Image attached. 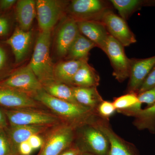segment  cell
Here are the masks:
<instances>
[{
  "label": "cell",
  "mask_w": 155,
  "mask_h": 155,
  "mask_svg": "<svg viewBox=\"0 0 155 155\" xmlns=\"http://www.w3.org/2000/svg\"><path fill=\"white\" fill-rule=\"evenodd\" d=\"M87 60H69L59 63L54 67L55 78L59 82L66 84H72V81L78 69Z\"/></svg>",
  "instance_id": "44dd1931"
},
{
  "label": "cell",
  "mask_w": 155,
  "mask_h": 155,
  "mask_svg": "<svg viewBox=\"0 0 155 155\" xmlns=\"http://www.w3.org/2000/svg\"><path fill=\"white\" fill-rule=\"evenodd\" d=\"M110 2L125 21L143 7L155 6V0H111Z\"/></svg>",
  "instance_id": "ffe728a7"
},
{
  "label": "cell",
  "mask_w": 155,
  "mask_h": 155,
  "mask_svg": "<svg viewBox=\"0 0 155 155\" xmlns=\"http://www.w3.org/2000/svg\"><path fill=\"white\" fill-rule=\"evenodd\" d=\"M33 150L28 141L23 142L20 143L17 148L18 153L22 155H29Z\"/></svg>",
  "instance_id": "1f68e13d"
},
{
  "label": "cell",
  "mask_w": 155,
  "mask_h": 155,
  "mask_svg": "<svg viewBox=\"0 0 155 155\" xmlns=\"http://www.w3.org/2000/svg\"><path fill=\"white\" fill-rule=\"evenodd\" d=\"M92 122L107 139L110 145L108 155H134L127 143L113 131L104 119L94 120Z\"/></svg>",
  "instance_id": "9a60e30c"
},
{
  "label": "cell",
  "mask_w": 155,
  "mask_h": 155,
  "mask_svg": "<svg viewBox=\"0 0 155 155\" xmlns=\"http://www.w3.org/2000/svg\"><path fill=\"white\" fill-rule=\"evenodd\" d=\"M9 22L8 19L0 17V36L5 35L8 32Z\"/></svg>",
  "instance_id": "d6a6232c"
},
{
  "label": "cell",
  "mask_w": 155,
  "mask_h": 155,
  "mask_svg": "<svg viewBox=\"0 0 155 155\" xmlns=\"http://www.w3.org/2000/svg\"><path fill=\"white\" fill-rule=\"evenodd\" d=\"M6 117L5 113L0 109V130L3 129L6 126Z\"/></svg>",
  "instance_id": "d590c367"
},
{
  "label": "cell",
  "mask_w": 155,
  "mask_h": 155,
  "mask_svg": "<svg viewBox=\"0 0 155 155\" xmlns=\"http://www.w3.org/2000/svg\"><path fill=\"white\" fill-rule=\"evenodd\" d=\"M73 95L79 104L90 108L97 113V109L104 100L97 87H72Z\"/></svg>",
  "instance_id": "e0dca14e"
},
{
  "label": "cell",
  "mask_w": 155,
  "mask_h": 155,
  "mask_svg": "<svg viewBox=\"0 0 155 155\" xmlns=\"http://www.w3.org/2000/svg\"><path fill=\"white\" fill-rule=\"evenodd\" d=\"M134 124L139 130L147 129L155 132V103L153 105L141 109L134 116Z\"/></svg>",
  "instance_id": "cb8c5ba5"
},
{
  "label": "cell",
  "mask_w": 155,
  "mask_h": 155,
  "mask_svg": "<svg viewBox=\"0 0 155 155\" xmlns=\"http://www.w3.org/2000/svg\"><path fill=\"white\" fill-rule=\"evenodd\" d=\"M43 88L45 91L52 96L67 101L78 104L74 98L72 87H69L67 84L54 81L45 85Z\"/></svg>",
  "instance_id": "d4e9b609"
},
{
  "label": "cell",
  "mask_w": 155,
  "mask_h": 155,
  "mask_svg": "<svg viewBox=\"0 0 155 155\" xmlns=\"http://www.w3.org/2000/svg\"><path fill=\"white\" fill-rule=\"evenodd\" d=\"M100 77L93 67L84 62L75 73L72 84L76 87H96L99 84Z\"/></svg>",
  "instance_id": "7402d4cb"
},
{
  "label": "cell",
  "mask_w": 155,
  "mask_h": 155,
  "mask_svg": "<svg viewBox=\"0 0 155 155\" xmlns=\"http://www.w3.org/2000/svg\"><path fill=\"white\" fill-rule=\"evenodd\" d=\"M17 151L4 129L0 130V155H16Z\"/></svg>",
  "instance_id": "83f0119b"
},
{
  "label": "cell",
  "mask_w": 155,
  "mask_h": 155,
  "mask_svg": "<svg viewBox=\"0 0 155 155\" xmlns=\"http://www.w3.org/2000/svg\"><path fill=\"white\" fill-rule=\"evenodd\" d=\"M31 40V31H24L17 27L13 35L5 41L12 49L16 63H20L27 55Z\"/></svg>",
  "instance_id": "2e32d148"
},
{
  "label": "cell",
  "mask_w": 155,
  "mask_h": 155,
  "mask_svg": "<svg viewBox=\"0 0 155 155\" xmlns=\"http://www.w3.org/2000/svg\"><path fill=\"white\" fill-rule=\"evenodd\" d=\"M46 128V126H11L7 134L18 153L17 148L20 143L27 141L31 136L41 133Z\"/></svg>",
  "instance_id": "d6986e66"
},
{
  "label": "cell",
  "mask_w": 155,
  "mask_h": 155,
  "mask_svg": "<svg viewBox=\"0 0 155 155\" xmlns=\"http://www.w3.org/2000/svg\"><path fill=\"white\" fill-rule=\"evenodd\" d=\"M94 155L90 153L83 152L82 153V155Z\"/></svg>",
  "instance_id": "74e56055"
},
{
  "label": "cell",
  "mask_w": 155,
  "mask_h": 155,
  "mask_svg": "<svg viewBox=\"0 0 155 155\" xmlns=\"http://www.w3.org/2000/svg\"><path fill=\"white\" fill-rule=\"evenodd\" d=\"M34 99L51 109L59 116L71 121H81L94 118L97 112L79 104L67 101L48 94L43 89L34 94Z\"/></svg>",
  "instance_id": "7a4b0ae2"
},
{
  "label": "cell",
  "mask_w": 155,
  "mask_h": 155,
  "mask_svg": "<svg viewBox=\"0 0 155 155\" xmlns=\"http://www.w3.org/2000/svg\"><path fill=\"white\" fill-rule=\"evenodd\" d=\"M79 32L93 42L97 47L104 52L109 35L105 26L101 21H77Z\"/></svg>",
  "instance_id": "4fadbf2b"
},
{
  "label": "cell",
  "mask_w": 155,
  "mask_h": 155,
  "mask_svg": "<svg viewBox=\"0 0 155 155\" xmlns=\"http://www.w3.org/2000/svg\"><path fill=\"white\" fill-rule=\"evenodd\" d=\"M95 45L80 33L69 49L67 56L70 60H87L90 51Z\"/></svg>",
  "instance_id": "603a6c76"
},
{
  "label": "cell",
  "mask_w": 155,
  "mask_h": 155,
  "mask_svg": "<svg viewBox=\"0 0 155 155\" xmlns=\"http://www.w3.org/2000/svg\"><path fill=\"white\" fill-rule=\"evenodd\" d=\"M155 86V66L142 84L137 94Z\"/></svg>",
  "instance_id": "f546056e"
},
{
  "label": "cell",
  "mask_w": 155,
  "mask_h": 155,
  "mask_svg": "<svg viewBox=\"0 0 155 155\" xmlns=\"http://www.w3.org/2000/svg\"><path fill=\"white\" fill-rule=\"evenodd\" d=\"M81 129V140L84 152L94 155H108L110 145L105 134L91 122Z\"/></svg>",
  "instance_id": "9c48e42d"
},
{
  "label": "cell",
  "mask_w": 155,
  "mask_h": 155,
  "mask_svg": "<svg viewBox=\"0 0 155 155\" xmlns=\"http://www.w3.org/2000/svg\"><path fill=\"white\" fill-rule=\"evenodd\" d=\"M74 138L73 127L61 125L53 129L43 140L38 155H61L72 144Z\"/></svg>",
  "instance_id": "8992f818"
},
{
  "label": "cell",
  "mask_w": 155,
  "mask_h": 155,
  "mask_svg": "<svg viewBox=\"0 0 155 155\" xmlns=\"http://www.w3.org/2000/svg\"><path fill=\"white\" fill-rule=\"evenodd\" d=\"M104 52L109 58L113 69V75L122 82L129 78L131 61L124 51V47L114 38L109 35Z\"/></svg>",
  "instance_id": "5b68a950"
},
{
  "label": "cell",
  "mask_w": 155,
  "mask_h": 155,
  "mask_svg": "<svg viewBox=\"0 0 155 155\" xmlns=\"http://www.w3.org/2000/svg\"><path fill=\"white\" fill-rule=\"evenodd\" d=\"M71 18L76 21H101L103 15L111 10L107 2L101 0H74L68 8Z\"/></svg>",
  "instance_id": "277c9868"
},
{
  "label": "cell",
  "mask_w": 155,
  "mask_h": 155,
  "mask_svg": "<svg viewBox=\"0 0 155 155\" xmlns=\"http://www.w3.org/2000/svg\"><path fill=\"white\" fill-rule=\"evenodd\" d=\"M79 34L77 21L75 19L69 18L63 23L59 29L56 39L57 51L59 56L67 55Z\"/></svg>",
  "instance_id": "5bb4252c"
},
{
  "label": "cell",
  "mask_w": 155,
  "mask_h": 155,
  "mask_svg": "<svg viewBox=\"0 0 155 155\" xmlns=\"http://www.w3.org/2000/svg\"><path fill=\"white\" fill-rule=\"evenodd\" d=\"M101 22L105 26L109 34L124 47L136 42L135 35L130 30L126 21L112 10L104 14Z\"/></svg>",
  "instance_id": "ba28073f"
},
{
  "label": "cell",
  "mask_w": 155,
  "mask_h": 155,
  "mask_svg": "<svg viewBox=\"0 0 155 155\" xmlns=\"http://www.w3.org/2000/svg\"><path fill=\"white\" fill-rule=\"evenodd\" d=\"M16 13L19 28L24 31H28L36 15V2L33 0L18 1Z\"/></svg>",
  "instance_id": "ac0fdd59"
},
{
  "label": "cell",
  "mask_w": 155,
  "mask_h": 155,
  "mask_svg": "<svg viewBox=\"0 0 155 155\" xmlns=\"http://www.w3.org/2000/svg\"><path fill=\"white\" fill-rule=\"evenodd\" d=\"M27 141L33 150H36L41 147L43 144V140L38 134L31 136Z\"/></svg>",
  "instance_id": "4dcf8cb0"
},
{
  "label": "cell",
  "mask_w": 155,
  "mask_h": 155,
  "mask_svg": "<svg viewBox=\"0 0 155 155\" xmlns=\"http://www.w3.org/2000/svg\"><path fill=\"white\" fill-rule=\"evenodd\" d=\"M16 0H2L0 1V10L5 11L11 8L15 3L17 2Z\"/></svg>",
  "instance_id": "836d02e7"
},
{
  "label": "cell",
  "mask_w": 155,
  "mask_h": 155,
  "mask_svg": "<svg viewBox=\"0 0 155 155\" xmlns=\"http://www.w3.org/2000/svg\"><path fill=\"white\" fill-rule=\"evenodd\" d=\"M83 152L78 148H72L64 152L61 155H81Z\"/></svg>",
  "instance_id": "e575fe53"
},
{
  "label": "cell",
  "mask_w": 155,
  "mask_h": 155,
  "mask_svg": "<svg viewBox=\"0 0 155 155\" xmlns=\"http://www.w3.org/2000/svg\"><path fill=\"white\" fill-rule=\"evenodd\" d=\"M51 31L39 34L29 66L43 86L55 81L54 69L50 55Z\"/></svg>",
  "instance_id": "6da1fadb"
},
{
  "label": "cell",
  "mask_w": 155,
  "mask_h": 155,
  "mask_svg": "<svg viewBox=\"0 0 155 155\" xmlns=\"http://www.w3.org/2000/svg\"><path fill=\"white\" fill-rule=\"evenodd\" d=\"M131 66L127 93L137 94L144 80L155 66V56L145 59H130Z\"/></svg>",
  "instance_id": "8fae6325"
},
{
  "label": "cell",
  "mask_w": 155,
  "mask_h": 155,
  "mask_svg": "<svg viewBox=\"0 0 155 155\" xmlns=\"http://www.w3.org/2000/svg\"><path fill=\"white\" fill-rule=\"evenodd\" d=\"M138 102L132 107L121 111L120 113L128 116H134L135 114L141 110V105L147 104V107H151L155 103V86L143 92L137 94Z\"/></svg>",
  "instance_id": "484cf974"
},
{
  "label": "cell",
  "mask_w": 155,
  "mask_h": 155,
  "mask_svg": "<svg viewBox=\"0 0 155 155\" xmlns=\"http://www.w3.org/2000/svg\"><path fill=\"white\" fill-rule=\"evenodd\" d=\"M137 102V94L127 93V94L116 98L113 103L116 110L120 112L132 107Z\"/></svg>",
  "instance_id": "4316f807"
},
{
  "label": "cell",
  "mask_w": 155,
  "mask_h": 155,
  "mask_svg": "<svg viewBox=\"0 0 155 155\" xmlns=\"http://www.w3.org/2000/svg\"><path fill=\"white\" fill-rule=\"evenodd\" d=\"M31 109H12L5 113L11 126H48L58 122L51 114Z\"/></svg>",
  "instance_id": "3957f363"
},
{
  "label": "cell",
  "mask_w": 155,
  "mask_h": 155,
  "mask_svg": "<svg viewBox=\"0 0 155 155\" xmlns=\"http://www.w3.org/2000/svg\"><path fill=\"white\" fill-rule=\"evenodd\" d=\"M6 54L2 48L0 47V70L2 69L5 63Z\"/></svg>",
  "instance_id": "8d00e7d4"
},
{
  "label": "cell",
  "mask_w": 155,
  "mask_h": 155,
  "mask_svg": "<svg viewBox=\"0 0 155 155\" xmlns=\"http://www.w3.org/2000/svg\"><path fill=\"white\" fill-rule=\"evenodd\" d=\"M2 86L6 87L28 94H35L43 88L29 65L15 71L2 82Z\"/></svg>",
  "instance_id": "52a82bcc"
},
{
  "label": "cell",
  "mask_w": 155,
  "mask_h": 155,
  "mask_svg": "<svg viewBox=\"0 0 155 155\" xmlns=\"http://www.w3.org/2000/svg\"><path fill=\"white\" fill-rule=\"evenodd\" d=\"M39 27L41 31H51L61 17L63 7L54 0H38L36 2Z\"/></svg>",
  "instance_id": "30bf717a"
},
{
  "label": "cell",
  "mask_w": 155,
  "mask_h": 155,
  "mask_svg": "<svg viewBox=\"0 0 155 155\" xmlns=\"http://www.w3.org/2000/svg\"><path fill=\"white\" fill-rule=\"evenodd\" d=\"M116 110L113 102L103 101L98 107L97 114L103 119H107L112 116Z\"/></svg>",
  "instance_id": "f1b7e54d"
},
{
  "label": "cell",
  "mask_w": 155,
  "mask_h": 155,
  "mask_svg": "<svg viewBox=\"0 0 155 155\" xmlns=\"http://www.w3.org/2000/svg\"><path fill=\"white\" fill-rule=\"evenodd\" d=\"M0 105L12 109L37 108V101L28 94L0 85Z\"/></svg>",
  "instance_id": "7c38bea8"
}]
</instances>
